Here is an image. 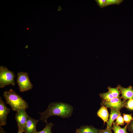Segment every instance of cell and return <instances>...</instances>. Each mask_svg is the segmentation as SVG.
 Here are the masks:
<instances>
[{"label":"cell","instance_id":"cell-10","mask_svg":"<svg viewBox=\"0 0 133 133\" xmlns=\"http://www.w3.org/2000/svg\"><path fill=\"white\" fill-rule=\"evenodd\" d=\"M100 129H97L92 126L83 125L76 129L77 133H100Z\"/></svg>","mask_w":133,"mask_h":133},{"label":"cell","instance_id":"cell-24","mask_svg":"<svg viewBox=\"0 0 133 133\" xmlns=\"http://www.w3.org/2000/svg\"><path fill=\"white\" fill-rule=\"evenodd\" d=\"M0 133H7L3 129L1 126H0Z\"/></svg>","mask_w":133,"mask_h":133},{"label":"cell","instance_id":"cell-12","mask_svg":"<svg viewBox=\"0 0 133 133\" xmlns=\"http://www.w3.org/2000/svg\"><path fill=\"white\" fill-rule=\"evenodd\" d=\"M97 115L99 117L103 120L104 124L107 121L109 114L106 107L104 106H101L98 111Z\"/></svg>","mask_w":133,"mask_h":133},{"label":"cell","instance_id":"cell-22","mask_svg":"<svg viewBox=\"0 0 133 133\" xmlns=\"http://www.w3.org/2000/svg\"><path fill=\"white\" fill-rule=\"evenodd\" d=\"M127 124V129L131 133H133V120Z\"/></svg>","mask_w":133,"mask_h":133},{"label":"cell","instance_id":"cell-25","mask_svg":"<svg viewBox=\"0 0 133 133\" xmlns=\"http://www.w3.org/2000/svg\"><path fill=\"white\" fill-rule=\"evenodd\" d=\"M18 129V131L17 133H23L24 132L22 131L19 128Z\"/></svg>","mask_w":133,"mask_h":133},{"label":"cell","instance_id":"cell-17","mask_svg":"<svg viewBox=\"0 0 133 133\" xmlns=\"http://www.w3.org/2000/svg\"><path fill=\"white\" fill-rule=\"evenodd\" d=\"M123 118L125 123H128L133 120V117L132 116V114H126L123 113Z\"/></svg>","mask_w":133,"mask_h":133},{"label":"cell","instance_id":"cell-23","mask_svg":"<svg viewBox=\"0 0 133 133\" xmlns=\"http://www.w3.org/2000/svg\"><path fill=\"white\" fill-rule=\"evenodd\" d=\"M100 133H113L111 130H109L107 128H106L105 129L101 130L100 131Z\"/></svg>","mask_w":133,"mask_h":133},{"label":"cell","instance_id":"cell-8","mask_svg":"<svg viewBox=\"0 0 133 133\" xmlns=\"http://www.w3.org/2000/svg\"><path fill=\"white\" fill-rule=\"evenodd\" d=\"M39 120H37L28 116L27 121L23 129L25 133H36V127Z\"/></svg>","mask_w":133,"mask_h":133},{"label":"cell","instance_id":"cell-20","mask_svg":"<svg viewBox=\"0 0 133 133\" xmlns=\"http://www.w3.org/2000/svg\"><path fill=\"white\" fill-rule=\"evenodd\" d=\"M115 123L117 125H123L125 124L123 117L121 115H119L116 119Z\"/></svg>","mask_w":133,"mask_h":133},{"label":"cell","instance_id":"cell-21","mask_svg":"<svg viewBox=\"0 0 133 133\" xmlns=\"http://www.w3.org/2000/svg\"><path fill=\"white\" fill-rule=\"evenodd\" d=\"M95 1L99 6L101 8L107 6L106 0H96Z\"/></svg>","mask_w":133,"mask_h":133},{"label":"cell","instance_id":"cell-18","mask_svg":"<svg viewBox=\"0 0 133 133\" xmlns=\"http://www.w3.org/2000/svg\"><path fill=\"white\" fill-rule=\"evenodd\" d=\"M124 0H106L107 6L112 5H119Z\"/></svg>","mask_w":133,"mask_h":133},{"label":"cell","instance_id":"cell-26","mask_svg":"<svg viewBox=\"0 0 133 133\" xmlns=\"http://www.w3.org/2000/svg\"><path fill=\"white\" fill-rule=\"evenodd\" d=\"M77 133L76 132V133Z\"/></svg>","mask_w":133,"mask_h":133},{"label":"cell","instance_id":"cell-11","mask_svg":"<svg viewBox=\"0 0 133 133\" xmlns=\"http://www.w3.org/2000/svg\"><path fill=\"white\" fill-rule=\"evenodd\" d=\"M110 113L109 115V117L107 122V128L111 130L113 123L114 120L118 117V116L121 115L120 111L116 110L111 108Z\"/></svg>","mask_w":133,"mask_h":133},{"label":"cell","instance_id":"cell-16","mask_svg":"<svg viewBox=\"0 0 133 133\" xmlns=\"http://www.w3.org/2000/svg\"><path fill=\"white\" fill-rule=\"evenodd\" d=\"M100 96L103 101H108L114 98L113 95L108 91L107 92L100 93Z\"/></svg>","mask_w":133,"mask_h":133},{"label":"cell","instance_id":"cell-5","mask_svg":"<svg viewBox=\"0 0 133 133\" xmlns=\"http://www.w3.org/2000/svg\"><path fill=\"white\" fill-rule=\"evenodd\" d=\"M126 101L121 100L120 98H114L108 101L102 100L100 104L101 106L113 108L120 111L121 109L125 107Z\"/></svg>","mask_w":133,"mask_h":133},{"label":"cell","instance_id":"cell-14","mask_svg":"<svg viewBox=\"0 0 133 133\" xmlns=\"http://www.w3.org/2000/svg\"><path fill=\"white\" fill-rule=\"evenodd\" d=\"M108 91L114 96V98H120L119 95L120 94L118 87L112 88L109 86L107 87Z\"/></svg>","mask_w":133,"mask_h":133},{"label":"cell","instance_id":"cell-1","mask_svg":"<svg viewBox=\"0 0 133 133\" xmlns=\"http://www.w3.org/2000/svg\"><path fill=\"white\" fill-rule=\"evenodd\" d=\"M73 107L69 104L62 102H53L50 103L47 110L42 113H39L41 115L39 120L47 123V119L51 116H57L62 118H68L71 115Z\"/></svg>","mask_w":133,"mask_h":133},{"label":"cell","instance_id":"cell-15","mask_svg":"<svg viewBox=\"0 0 133 133\" xmlns=\"http://www.w3.org/2000/svg\"><path fill=\"white\" fill-rule=\"evenodd\" d=\"M54 124L52 122L46 123L45 127L42 130L37 131L36 133H52L51 129Z\"/></svg>","mask_w":133,"mask_h":133},{"label":"cell","instance_id":"cell-13","mask_svg":"<svg viewBox=\"0 0 133 133\" xmlns=\"http://www.w3.org/2000/svg\"><path fill=\"white\" fill-rule=\"evenodd\" d=\"M127 123L124 127L122 128L114 122L112 130L113 131L114 133H128L127 131Z\"/></svg>","mask_w":133,"mask_h":133},{"label":"cell","instance_id":"cell-19","mask_svg":"<svg viewBox=\"0 0 133 133\" xmlns=\"http://www.w3.org/2000/svg\"><path fill=\"white\" fill-rule=\"evenodd\" d=\"M125 107L130 110H133V99L126 101Z\"/></svg>","mask_w":133,"mask_h":133},{"label":"cell","instance_id":"cell-7","mask_svg":"<svg viewBox=\"0 0 133 133\" xmlns=\"http://www.w3.org/2000/svg\"><path fill=\"white\" fill-rule=\"evenodd\" d=\"M10 112V109L6 105L2 98L0 97V126L6 124V121L8 114Z\"/></svg>","mask_w":133,"mask_h":133},{"label":"cell","instance_id":"cell-3","mask_svg":"<svg viewBox=\"0 0 133 133\" xmlns=\"http://www.w3.org/2000/svg\"><path fill=\"white\" fill-rule=\"evenodd\" d=\"M15 75L12 71L3 66H0V87L6 85H15L14 78Z\"/></svg>","mask_w":133,"mask_h":133},{"label":"cell","instance_id":"cell-9","mask_svg":"<svg viewBox=\"0 0 133 133\" xmlns=\"http://www.w3.org/2000/svg\"><path fill=\"white\" fill-rule=\"evenodd\" d=\"M117 86L121 94L120 99L126 101L133 98V88L132 86H130L127 88L123 87L119 85H118Z\"/></svg>","mask_w":133,"mask_h":133},{"label":"cell","instance_id":"cell-2","mask_svg":"<svg viewBox=\"0 0 133 133\" xmlns=\"http://www.w3.org/2000/svg\"><path fill=\"white\" fill-rule=\"evenodd\" d=\"M3 96L6 103L10 106L13 111L17 112L22 108L26 109L29 107L27 102L12 89L4 91Z\"/></svg>","mask_w":133,"mask_h":133},{"label":"cell","instance_id":"cell-6","mask_svg":"<svg viewBox=\"0 0 133 133\" xmlns=\"http://www.w3.org/2000/svg\"><path fill=\"white\" fill-rule=\"evenodd\" d=\"M26 109H21L17 111L15 119L17 124L18 128L23 131V129L27 121L28 116Z\"/></svg>","mask_w":133,"mask_h":133},{"label":"cell","instance_id":"cell-4","mask_svg":"<svg viewBox=\"0 0 133 133\" xmlns=\"http://www.w3.org/2000/svg\"><path fill=\"white\" fill-rule=\"evenodd\" d=\"M17 76V81L21 92L28 91L32 88L33 85L30 81L27 73L18 72Z\"/></svg>","mask_w":133,"mask_h":133}]
</instances>
